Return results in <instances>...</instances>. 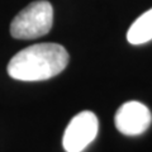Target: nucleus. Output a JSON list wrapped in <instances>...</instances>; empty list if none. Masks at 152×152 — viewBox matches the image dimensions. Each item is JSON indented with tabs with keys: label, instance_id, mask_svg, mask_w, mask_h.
<instances>
[{
	"label": "nucleus",
	"instance_id": "f257e3e1",
	"mask_svg": "<svg viewBox=\"0 0 152 152\" xmlns=\"http://www.w3.org/2000/svg\"><path fill=\"white\" fill-rule=\"evenodd\" d=\"M69 61V52L64 46L38 43L19 51L9 61L8 74L19 81H42L61 74Z\"/></svg>",
	"mask_w": 152,
	"mask_h": 152
},
{
	"label": "nucleus",
	"instance_id": "f03ea898",
	"mask_svg": "<svg viewBox=\"0 0 152 152\" xmlns=\"http://www.w3.org/2000/svg\"><path fill=\"white\" fill-rule=\"evenodd\" d=\"M53 23V9L46 0H37L20 10L10 24V34L17 39H34L47 34Z\"/></svg>",
	"mask_w": 152,
	"mask_h": 152
},
{
	"label": "nucleus",
	"instance_id": "7ed1b4c3",
	"mask_svg": "<svg viewBox=\"0 0 152 152\" xmlns=\"http://www.w3.org/2000/svg\"><path fill=\"white\" fill-rule=\"evenodd\" d=\"M99 131V121L96 115L84 110L70 121L64 133L62 146L66 152H83L95 140Z\"/></svg>",
	"mask_w": 152,
	"mask_h": 152
},
{
	"label": "nucleus",
	"instance_id": "20e7f679",
	"mask_svg": "<svg viewBox=\"0 0 152 152\" xmlns=\"http://www.w3.org/2000/svg\"><path fill=\"white\" fill-rule=\"evenodd\" d=\"M114 123L122 134L140 136L150 128L152 114L145 104L132 100L119 107L114 117Z\"/></svg>",
	"mask_w": 152,
	"mask_h": 152
},
{
	"label": "nucleus",
	"instance_id": "39448f33",
	"mask_svg": "<svg viewBox=\"0 0 152 152\" xmlns=\"http://www.w3.org/2000/svg\"><path fill=\"white\" fill-rule=\"evenodd\" d=\"M127 39L131 45H143L152 39V8L137 18L129 27Z\"/></svg>",
	"mask_w": 152,
	"mask_h": 152
}]
</instances>
